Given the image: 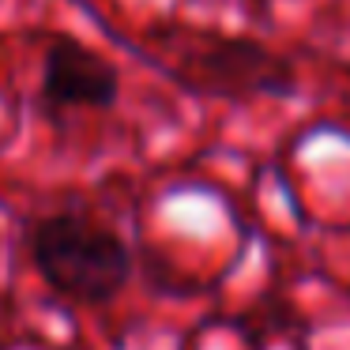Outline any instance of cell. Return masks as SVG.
Returning <instances> with one entry per match:
<instances>
[{"instance_id": "cell-3", "label": "cell", "mask_w": 350, "mask_h": 350, "mask_svg": "<svg viewBox=\"0 0 350 350\" xmlns=\"http://www.w3.org/2000/svg\"><path fill=\"white\" fill-rule=\"evenodd\" d=\"M121 94V76L102 53L76 38H57L46 49L42 64V106L49 113L61 109H109Z\"/></svg>"}, {"instance_id": "cell-2", "label": "cell", "mask_w": 350, "mask_h": 350, "mask_svg": "<svg viewBox=\"0 0 350 350\" xmlns=\"http://www.w3.org/2000/svg\"><path fill=\"white\" fill-rule=\"evenodd\" d=\"M185 91L204 98H252L286 94L294 87L290 64L249 38H215L189 46L174 72Z\"/></svg>"}, {"instance_id": "cell-1", "label": "cell", "mask_w": 350, "mask_h": 350, "mask_svg": "<svg viewBox=\"0 0 350 350\" xmlns=\"http://www.w3.org/2000/svg\"><path fill=\"white\" fill-rule=\"evenodd\" d=\"M31 260L38 275L83 305H102L124 290L132 275V252L113 230L94 226L79 215H49L31 230Z\"/></svg>"}]
</instances>
